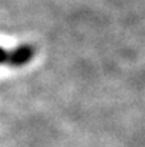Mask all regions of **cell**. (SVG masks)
I'll return each instance as SVG.
<instances>
[{
	"mask_svg": "<svg viewBox=\"0 0 145 147\" xmlns=\"http://www.w3.org/2000/svg\"><path fill=\"white\" fill-rule=\"evenodd\" d=\"M33 56V49L30 46H23V47H19L17 50L11 51V60L10 63L14 64V66H20V64H24L27 63Z\"/></svg>",
	"mask_w": 145,
	"mask_h": 147,
	"instance_id": "1",
	"label": "cell"
},
{
	"mask_svg": "<svg viewBox=\"0 0 145 147\" xmlns=\"http://www.w3.org/2000/svg\"><path fill=\"white\" fill-rule=\"evenodd\" d=\"M10 60H11V53H7L3 49H0V63H4V61L10 63Z\"/></svg>",
	"mask_w": 145,
	"mask_h": 147,
	"instance_id": "2",
	"label": "cell"
}]
</instances>
